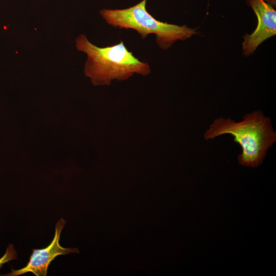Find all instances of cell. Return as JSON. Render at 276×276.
I'll return each instance as SVG.
<instances>
[{
    "mask_svg": "<svg viewBox=\"0 0 276 276\" xmlns=\"http://www.w3.org/2000/svg\"><path fill=\"white\" fill-rule=\"evenodd\" d=\"M243 121L235 122L230 119H216L204 133L208 141L217 136L229 134L241 147L238 156V163L245 167L257 168L264 159L269 148L276 140L270 119L261 111L245 114Z\"/></svg>",
    "mask_w": 276,
    "mask_h": 276,
    "instance_id": "cell-1",
    "label": "cell"
},
{
    "mask_svg": "<svg viewBox=\"0 0 276 276\" xmlns=\"http://www.w3.org/2000/svg\"><path fill=\"white\" fill-rule=\"evenodd\" d=\"M76 45L78 51L87 55L84 74L94 85H109L114 79L125 80L134 73L147 76L151 73L149 65L136 58L122 40L112 45L99 47L81 34L76 39Z\"/></svg>",
    "mask_w": 276,
    "mask_h": 276,
    "instance_id": "cell-2",
    "label": "cell"
},
{
    "mask_svg": "<svg viewBox=\"0 0 276 276\" xmlns=\"http://www.w3.org/2000/svg\"><path fill=\"white\" fill-rule=\"evenodd\" d=\"M147 1L142 0L125 9H103L100 14L110 26L133 29L143 39L149 34H155L157 44L163 49L170 47L177 40H184L197 34L195 29L186 26H180L157 20L147 11Z\"/></svg>",
    "mask_w": 276,
    "mask_h": 276,
    "instance_id": "cell-3",
    "label": "cell"
},
{
    "mask_svg": "<svg viewBox=\"0 0 276 276\" xmlns=\"http://www.w3.org/2000/svg\"><path fill=\"white\" fill-rule=\"evenodd\" d=\"M66 221L60 218L56 224L54 238L51 243L45 248L33 249L28 264L23 268L17 270L13 268L5 276H18L27 272H32L36 276L47 275L48 267L50 263L58 256L69 254H78L77 248H65L59 243L60 235Z\"/></svg>",
    "mask_w": 276,
    "mask_h": 276,
    "instance_id": "cell-4",
    "label": "cell"
},
{
    "mask_svg": "<svg viewBox=\"0 0 276 276\" xmlns=\"http://www.w3.org/2000/svg\"><path fill=\"white\" fill-rule=\"evenodd\" d=\"M258 18L255 31L244 37L243 54L248 56L264 40L276 34V11L264 0H247Z\"/></svg>",
    "mask_w": 276,
    "mask_h": 276,
    "instance_id": "cell-5",
    "label": "cell"
},
{
    "mask_svg": "<svg viewBox=\"0 0 276 276\" xmlns=\"http://www.w3.org/2000/svg\"><path fill=\"white\" fill-rule=\"evenodd\" d=\"M17 252L13 244H9L7 247L5 254L0 258V269L3 265L9 261L17 259Z\"/></svg>",
    "mask_w": 276,
    "mask_h": 276,
    "instance_id": "cell-6",
    "label": "cell"
},
{
    "mask_svg": "<svg viewBox=\"0 0 276 276\" xmlns=\"http://www.w3.org/2000/svg\"><path fill=\"white\" fill-rule=\"evenodd\" d=\"M265 1V0H264ZM272 6H275L276 0H265Z\"/></svg>",
    "mask_w": 276,
    "mask_h": 276,
    "instance_id": "cell-7",
    "label": "cell"
}]
</instances>
